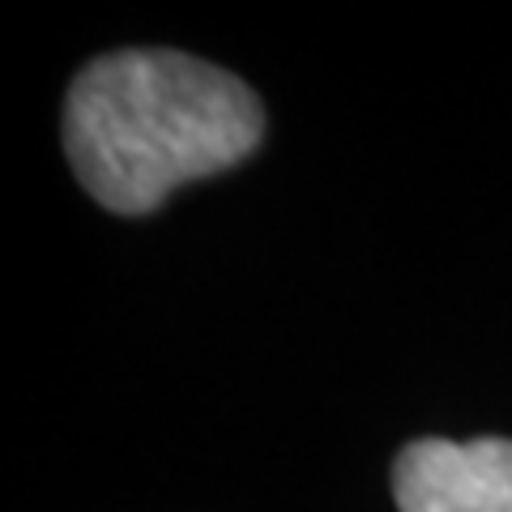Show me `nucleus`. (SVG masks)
<instances>
[{
  "instance_id": "nucleus-1",
  "label": "nucleus",
  "mask_w": 512,
  "mask_h": 512,
  "mask_svg": "<svg viewBox=\"0 0 512 512\" xmlns=\"http://www.w3.org/2000/svg\"><path fill=\"white\" fill-rule=\"evenodd\" d=\"M265 107L235 73L171 47L90 60L64 99V154L94 201L137 218L180 184L218 175L261 146Z\"/></svg>"
},
{
  "instance_id": "nucleus-2",
  "label": "nucleus",
  "mask_w": 512,
  "mask_h": 512,
  "mask_svg": "<svg viewBox=\"0 0 512 512\" xmlns=\"http://www.w3.org/2000/svg\"><path fill=\"white\" fill-rule=\"evenodd\" d=\"M397 512H512V440H414L393 461Z\"/></svg>"
}]
</instances>
